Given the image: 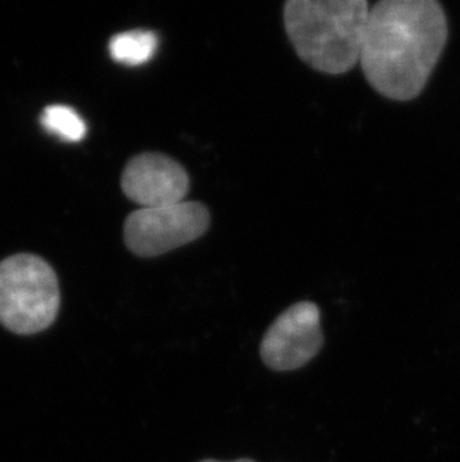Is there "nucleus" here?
Masks as SVG:
<instances>
[{
	"instance_id": "nucleus-4",
	"label": "nucleus",
	"mask_w": 460,
	"mask_h": 462,
	"mask_svg": "<svg viewBox=\"0 0 460 462\" xmlns=\"http://www.w3.org/2000/svg\"><path fill=\"white\" fill-rule=\"evenodd\" d=\"M208 226V209L199 202L139 208L124 222V243L136 256H161L198 240Z\"/></svg>"
},
{
	"instance_id": "nucleus-2",
	"label": "nucleus",
	"mask_w": 460,
	"mask_h": 462,
	"mask_svg": "<svg viewBox=\"0 0 460 462\" xmlns=\"http://www.w3.org/2000/svg\"><path fill=\"white\" fill-rule=\"evenodd\" d=\"M366 0H290L284 27L300 60L323 74L341 75L361 60Z\"/></svg>"
},
{
	"instance_id": "nucleus-9",
	"label": "nucleus",
	"mask_w": 460,
	"mask_h": 462,
	"mask_svg": "<svg viewBox=\"0 0 460 462\" xmlns=\"http://www.w3.org/2000/svg\"><path fill=\"white\" fill-rule=\"evenodd\" d=\"M200 462H223V461H216V459H204V461H200ZM229 462H254V461H253V459H250V458H241V459H236V461H229Z\"/></svg>"
},
{
	"instance_id": "nucleus-5",
	"label": "nucleus",
	"mask_w": 460,
	"mask_h": 462,
	"mask_svg": "<svg viewBox=\"0 0 460 462\" xmlns=\"http://www.w3.org/2000/svg\"><path fill=\"white\" fill-rule=\"evenodd\" d=\"M323 343L320 310L314 302H298L282 311L266 331L262 361L271 370H298L317 356Z\"/></svg>"
},
{
	"instance_id": "nucleus-3",
	"label": "nucleus",
	"mask_w": 460,
	"mask_h": 462,
	"mask_svg": "<svg viewBox=\"0 0 460 462\" xmlns=\"http://www.w3.org/2000/svg\"><path fill=\"white\" fill-rule=\"evenodd\" d=\"M60 310L56 273L42 257L15 254L0 262V323L18 336L51 327Z\"/></svg>"
},
{
	"instance_id": "nucleus-1",
	"label": "nucleus",
	"mask_w": 460,
	"mask_h": 462,
	"mask_svg": "<svg viewBox=\"0 0 460 462\" xmlns=\"http://www.w3.org/2000/svg\"><path fill=\"white\" fill-rule=\"evenodd\" d=\"M447 38V15L437 0H380L369 8L359 63L382 97L413 101L429 83Z\"/></svg>"
},
{
	"instance_id": "nucleus-7",
	"label": "nucleus",
	"mask_w": 460,
	"mask_h": 462,
	"mask_svg": "<svg viewBox=\"0 0 460 462\" xmlns=\"http://www.w3.org/2000/svg\"><path fill=\"white\" fill-rule=\"evenodd\" d=\"M157 47L159 38L154 32H123L109 41V54L122 65L139 66L152 60Z\"/></svg>"
},
{
	"instance_id": "nucleus-6",
	"label": "nucleus",
	"mask_w": 460,
	"mask_h": 462,
	"mask_svg": "<svg viewBox=\"0 0 460 462\" xmlns=\"http://www.w3.org/2000/svg\"><path fill=\"white\" fill-rule=\"evenodd\" d=\"M189 188L186 170L165 154H138L123 171V192L141 208L184 202Z\"/></svg>"
},
{
	"instance_id": "nucleus-8",
	"label": "nucleus",
	"mask_w": 460,
	"mask_h": 462,
	"mask_svg": "<svg viewBox=\"0 0 460 462\" xmlns=\"http://www.w3.org/2000/svg\"><path fill=\"white\" fill-rule=\"evenodd\" d=\"M41 125L45 131L68 143H79L87 134L83 117L74 108L66 105H50L41 116Z\"/></svg>"
}]
</instances>
